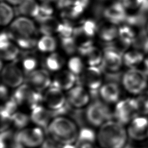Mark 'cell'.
I'll use <instances>...</instances> for the list:
<instances>
[{
    "label": "cell",
    "mask_w": 148,
    "mask_h": 148,
    "mask_svg": "<svg viewBox=\"0 0 148 148\" xmlns=\"http://www.w3.org/2000/svg\"><path fill=\"white\" fill-rule=\"evenodd\" d=\"M67 66L68 70L77 77L80 76L86 68L82 59L77 56L71 57L68 61Z\"/></svg>",
    "instance_id": "836d02e7"
},
{
    "label": "cell",
    "mask_w": 148,
    "mask_h": 148,
    "mask_svg": "<svg viewBox=\"0 0 148 148\" xmlns=\"http://www.w3.org/2000/svg\"><path fill=\"white\" fill-rule=\"evenodd\" d=\"M128 136L136 141L148 139V119L144 116H138L133 119L127 129Z\"/></svg>",
    "instance_id": "7c38bea8"
},
{
    "label": "cell",
    "mask_w": 148,
    "mask_h": 148,
    "mask_svg": "<svg viewBox=\"0 0 148 148\" xmlns=\"http://www.w3.org/2000/svg\"><path fill=\"white\" fill-rule=\"evenodd\" d=\"M77 82V76L69 70H63L57 72L51 82V86L61 90H69Z\"/></svg>",
    "instance_id": "2e32d148"
},
{
    "label": "cell",
    "mask_w": 148,
    "mask_h": 148,
    "mask_svg": "<svg viewBox=\"0 0 148 148\" xmlns=\"http://www.w3.org/2000/svg\"><path fill=\"white\" fill-rule=\"evenodd\" d=\"M135 49L143 53H148V35L145 29L137 34L132 45Z\"/></svg>",
    "instance_id": "d6a6232c"
},
{
    "label": "cell",
    "mask_w": 148,
    "mask_h": 148,
    "mask_svg": "<svg viewBox=\"0 0 148 148\" xmlns=\"http://www.w3.org/2000/svg\"><path fill=\"white\" fill-rule=\"evenodd\" d=\"M98 25L92 19H86L82 21L80 25L76 29L83 35L92 38L97 34Z\"/></svg>",
    "instance_id": "f546056e"
},
{
    "label": "cell",
    "mask_w": 148,
    "mask_h": 148,
    "mask_svg": "<svg viewBox=\"0 0 148 148\" xmlns=\"http://www.w3.org/2000/svg\"><path fill=\"white\" fill-rule=\"evenodd\" d=\"M12 40H14L17 46L23 50H31L37 46L38 41L35 38H27L21 36H14Z\"/></svg>",
    "instance_id": "d590c367"
},
{
    "label": "cell",
    "mask_w": 148,
    "mask_h": 148,
    "mask_svg": "<svg viewBox=\"0 0 148 148\" xmlns=\"http://www.w3.org/2000/svg\"><path fill=\"white\" fill-rule=\"evenodd\" d=\"M18 104L12 98L8 99L1 108V113L7 116H12L16 112Z\"/></svg>",
    "instance_id": "b9f144b4"
},
{
    "label": "cell",
    "mask_w": 148,
    "mask_h": 148,
    "mask_svg": "<svg viewBox=\"0 0 148 148\" xmlns=\"http://www.w3.org/2000/svg\"><path fill=\"white\" fill-rule=\"evenodd\" d=\"M54 10L50 3H42L40 5L39 12L38 16L35 18L38 22H41L43 20L52 16Z\"/></svg>",
    "instance_id": "60d3db41"
},
{
    "label": "cell",
    "mask_w": 148,
    "mask_h": 148,
    "mask_svg": "<svg viewBox=\"0 0 148 148\" xmlns=\"http://www.w3.org/2000/svg\"><path fill=\"white\" fill-rule=\"evenodd\" d=\"M128 135L124 125L109 120L103 124L97 134V142L101 148H124Z\"/></svg>",
    "instance_id": "6da1fadb"
},
{
    "label": "cell",
    "mask_w": 148,
    "mask_h": 148,
    "mask_svg": "<svg viewBox=\"0 0 148 148\" xmlns=\"http://www.w3.org/2000/svg\"><path fill=\"white\" fill-rule=\"evenodd\" d=\"M75 28L68 21L65 20L60 23L57 34L60 38H67L73 36Z\"/></svg>",
    "instance_id": "74e56055"
},
{
    "label": "cell",
    "mask_w": 148,
    "mask_h": 148,
    "mask_svg": "<svg viewBox=\"0 0 148 148\" xmlns=\"http://www.w3.org/2000/svg\"><path fill=\"white\" fill-rule=\"evenodd\" d=\"M123 55L117 50L105 46L103 49L102 62L99 66L102 71L105 74L119 72L123 64Z\"/></svg>",
    "instance_id": "ba28073f"
},
{
    "label": "cell",
    "mask_w": 148,
    "mask_h": 148,
    "mask_svg": "<svg viewBox=\"0 0 148 148\" xmlns=\"http://www.w3.org/2000/svg\"><path fill=\"white\" fill-rule=\"evenodd\" d=\"M9 32L12 39L14 36L34 38L36 33V27L30 18L22 16L13 21Z\"/></svg>",
    "instance_id": "9c48e42d"
},
{
    "label": "cell",
    "mask_w": 148,
    "mask_h": 148,
    "mask_svg": "<svg viewBox=\"0 0 148 148\" xmlns=\"http://www.w3.org/2000/svg\"><path fill=\"white\" fill-rule=\"evenodd\" d=\"M39 32L43 35H53L57 33L60 22L53 16L40 22Z\"/></svg>",
    "instance_id": "83f0119b"
},
{
    "label": "cell",
    "mask_w": 148,
    "mask_h": 148,
    "mask_svg": "<svg viewBox=\"0 0 148 148\" xmlns=\"http://www.w3.org/2000/svg\"><path fill=\"white\" fill-rule=\"evenodd\" d=\"M91 95L89 91L81 85L74 86L67 93L68 103L75 109H82L89 102Z\"/></svg>",
    "instance_id": "5bb4252c"
},
{
    "label": "cell",
    "mask_w": 148,
    "mask_h": 148,
    "mask_svg": "<svg viewBox=\"0 0 148 148\" xmlns=\"http://www.w3.org/2000/svg\"><path fill=\"white\" fill-rule=\"evenodd\" d=\"M85 114L87 122L94 127H101L114 117L113 113H112L106 103L98 99L88 105L85 110Z\"/></svg>",
    "instance_id": "3957f363"
},
{
    "label": "cell",
    "mask_w": 148,
    "mask_h": 148,
    "mask_svg": "<svg viewBox=\"0 0 148 148\" xmlns=\"http://www.w3.org/2000/svg\"><path fill=\"white\" fill-rule=\"evenodd\" d=\"M23 0H5V2L11 5H19Z\"/></svg>",
    "instance_id": "bcb514c9"
},
{
    "label": "cell",
    "mask_w": 148,
    "mask_h": 148,
    "mask_svg": "<svg viewBox=\"0 0 148 148\" xmlns=\"http://www.w3.org/2000/svg\"><path fill=\"white\" fill-rule=\"evenodd\" d=\"M123 64L130 68H136V67L144 61V53L134 49L125 51L123 55Z\"/></svg>",
    "instance_id": "cb8c5ba5"
},
{
    "label": "cell",
    "mask_w": 148,
    "mask_h": 148,
    "mask_svg": "<svg viewBox=\"0 0 148 148\" xmlns=\"http://www.w3.org/2000/svg\"><path fill=\"white\" fill-rule=\"evenodd\" d=\"M26 83L29 85L32 88L42 91L47 89L51 84L50 75L46 69H36L27 75Z\"/></svg>",
    "instance_id": "4fadbf2b"
},
{
    "label": "cell",
    "mask_w": 148,
    "mask_h": 148,
    "mask_svg": "<svg viewBox=\"0 0 148 148\" xmlns=\"http://www.w3.org/2000/svg\"><path fill=\"white\" fill-rule=\"evenodd\" d=\"M103 14L108 22L116 25L125 22L127 17L126 9L117 1L106 6Z\"/></svg>",
    "instance_id": "9a60e30c"
},
{
    "label": "cell",
    "mask_w": 148,
    "mask_h": 148,
    "mask_svg": "<svg viewBox=\"0 0 148 148\" xmlns=\"http://www.w3.org/2000/svg\"><path fill=\"white\" fill-rule=\"evenodd\" d=\"M97 135L91 128L87 127L81 128L75 145L77 148H98L96 142Z\"/></svg>",
    "instance_id": "d6986e66"
},
{
    "label": "cell",
    "mask_w": 148,
    "mask_h": 148,
    "mask_svg": "<svg viewBox=\"0 0 148 148\" xmlns=\"http://www.w3.org/2000/svg\"><path fill=\"white\" fill-rule=\"evenodd\" d=\"M77 126L73 120L58 116L51 121L46 132L62 145H71L77 140L79 132Z\"/></svg>",
    "instance_id": "7a4b0ae2"
},
{
    "label": "cell",
    "mask_w": 148,
    "mask_h": 148,
    "mask_svg": "<svg viewBox=\"0 0 148 148\" xmlns=\"http://www.w3.org/2000/svg\"><path fill=\"white\" fill-rule=\"evenodd\" d=\"M79 52L84 57L86 63L90 66H99L101 65L102 62L103 53L99 48L92 45Z\"/></svg>",
    "instance_id": "44dd1931"
},
{
    "label": "cell",
    "mask_w": 148,
    "mask_h": 148,
    "mask_svg": "<svg viewBox=\"0 0 148 148\" xmlns=\"http://www.w3.org/2000/svg\"><path fill=\"white\" fill-rule=\"evenodd\" d=\"M31 120L29 116L22 112H16L12 116V124L15 127L18 129H24L29 123Z\"/></svg>",
    "instance_id": "8d00e7d4"
},
{
    "label": "cell",
    "mask_w": 148,
    "mask_h": 148,
    "mask_svg": "<svg viewBox=\"0 0 148 148\" xmlns=\"http://www.w3.org/2000/svg\"><path fill=\"white\" fill-rule=\"evenodd\" d=\"M38 64V62L36 58L30 54L24 56L21 62L23 71L26 75L35 71Z\"/></svg>",
    "instance_id": "e575fe53"
},
{
    "label": "cell",
    "mask_w": 148,
    "mask_h": 148,
    "mask_svg": "<svg viewBox=\"0 0 148 148\" xmlns=\"http://www.w3.org/2000/svg\"><path fill=\"white\" fill-rule=\"evenodd\" d=\"M1 78L7 86L18 87L24 82V75L21 69L14 62H11L1 69Z\"/></svg>",
    "instance_id": "8fae6325"
},
{
    "label": "cell",
    "mask_w": 148,
    "mask_h": 148,
    "mask_svg": "<svg viewBox=\"0 0 148 148\" xmlns=\"http://www.w3.org/2000/svg\"><path fill=\"white\" fill-rule=\"evenodd\" d=\"M20 53L19 47L17 45L10 43L8 46L1 49V58L8 61H15Z\"/></svg>",
    "instance_id": "1f68e13d"
},
{
    "label": "cell",
    "mask_w": 148,
    "mask_h": 148,
    "mask_svg": "<svg viewBox=\"0 0 148 148\" xmlns=\"http://www.w3.org/2000/svg\"><path fill=\"white\" fill-rule=\"evenodd\" d=\"M102 71L99 66L86 68L82 74L77 77V82L88 88L91 97L97 99L102 83Z\"/></svg>",
    "instance_id": "5b68a950"
},
{
    "label": "cell",
    "mask_w": 148,
    "mask_h": 148,
    "mask_svg": "<svg viewBox=\"0 0 148 148\" xmlns=\"http://www.w3.org/2000/svg\"><path fill=\"white\" fill-rule=\"evenodd\" d=\"M34 90L28 84H23L17 88L11 98L16 102L18 105H27Z\"/></svg>",
    "instance_id": "7402d4cb"
},
{
    "label": "cell",
    "mask_w": 148,
    "mask_h": 148,
    "mask_svg": "<svg viewBox=\"0 0 148 148\" xmlns=\"http://www.w3.org/2000/svg\"><path fill=\"white\" fill-rule=\"evenodd\" d=\"M144 29L148 35V19L146 20V21L145 24V29Z\"/></svg>",
    "instance_id": "f907efd6"
},
{
    "label": "cell",
    "mask_w": 148,
    "mask_h": 148,
    "mask_svg": "<svg viewBox=\"0 0 148 148\" xmlns=\"http://www.w3.org/2000/svg\"><path fill=\"white\" fill-rule=\"evenodd\" d=\"M143 64H144V71L148 75V57L144 60Z\"/></svg>",
    "instance_id": "7dc6e473"
},
{
    "label": "cell",
    "mask_w": 148,
    "mask_h": 148,
    "mask_svg": "<svg viewBox=\"0 0 148 148\" xmlns=\"http://www.w3.org/2000/svg\"><path fill=\"white\" fill-rule=\"evenodd\" d=\"M45 66L46 68L51 72L59 71L65 64V60L59 53H51L46 58Z\"/></svg>",
    "instance_id": "4316f807"
},
{
    "label": "cell",
    "mask_w": 148,
    "mask_h": 148,
    "mask_svg": "<svg viewBox=\"0 0 148 148\" xmlns=\"http://www.w3.org/2000/svg\"><path fill=\"white\" fill-rule=\"evenodd\" d=\"M40 1H41L42 3H50L56 1L57 0H39Z\"/></svg>",
    "instance_id": "681fc988"
},
{
    "label": "cell",
    "mask_w": 148,
    "mask_h": 148,
    "mask_svg": "<svg viewBox=\"0 0 148 148\" xmlns=\"http://www.w3.org/2000/svg\"><path fill=\"white\" fill-rule=\"evenodd\" d=\"M137 34L128 24H124L119 27L117 39L127 47L132 45Z\"/></svg>",
    "instance_id": "484cf974"
},
{
    "label": "cell",
    "mask_w": 148,
    "mask_h": 148,
    "mask_svg": "<svg viewBox=\"0 0 148 148\" xmlns=\"http://www.w3.org/2000/svg\"><path fill=\"white\" fill-rule=\"evenodd\" d=\"M43 130L39 127L24 128L14 133V138L24 148H40L45 139Z\"/></svg>",
    "instance_id": "52a82bcc"
},
{
    "label": "cell",
    "mask_w": 148,
    "mask_h": 148,
    "mask_svg": "<svg viewBox=\"0 0 148 148\" xmlns=\"http://www.w3.org/2000/svg\"><path fill=\"white\" fill-rule=\"evenodd\" d=\"M52 117L51 110L42 105L33 109L30 116L31 120L45 131L47 130Z\"/></svg>",
    "instance_id": "e0dca14e"
},
{
    "label": "cell",
    "mask_w": 148,
    "mask_h": 148,
    "mask_svg": "<svg viewBox=\"0 0 148 148\" xmlns=\"http://www.w3.org/2000/svg\"><path fill=\"white\" fill-rule=\"evenodd\" d=\"M40 5L36 0H23L18 5L20 14L29 18H36L39 12Z\"/></svg>",
    "instance_id": "603a6c76"
},
{
    "label": "cell",
    "mask_w": 148,
    "mask_h": 148,
    "mask_svg": "<svg viewBox=\"0 0 148 148\" xmlns=\"http://www.w3.org/2000/svg\"><path fill=\"white\" fill-rule=\"evenodd\" d=\"M62 148H77V147L75 145L71 144V145H64L62 146Z\"/></svg>",
    "instance_id": "c3c4849f"
},
{
    "label": "cell",
    "mask_w": 148,
    "mask_h": 148,
    "mask_svg": "<svg viewBox=\"0 0 148 148\" xmlns=\"http://www.w3.org/2000/svg\"><path fill=\"white\" fill-rule=\"evenodd\" d=\"M139 114H148V90H145L136 98Z\"/></svg>",
    "instance_id": "f35d334b"
},
{
    "label": "cell",
    "mask_w": 148,
    "mask_h": 148,
    "mask_svg": "<svg viewBox=\"0 0 148 148\" xmlns=\"http://www.w3.org/2000/svg\"><path fill=\"white\" fill-rule=\"evenodd\" d=\"M0 94H1V98L2 100L3 101H7L9 96V91L8 89L6 87V85L4 84H2L1 85V88H0Z\"/></svg>",
    "instance_id": "f6af8a7d"
},
{
    "label": "cell",
    "mask_w": 148,
    "mask_h": 148,
    "mask_svg": "<svg viewBox=\"0 0 148 148\" xmlns=\"http://www.w3.org/2000/svg\"><path fill=\"white\" fill-rule=\"evenodd\" d=\"M61 45L65 52L71 55L77 50V47L73 36L67 38H60Z\"/></svg>",
    "instance_id": "ab89813d"
},
{
    "label": "cell",
    "mask_w": 148,
    "mask_h": 148,
    "mask_svg": "<svg viewBox=\"0 0 148 148\" xmlns=\"http://www.w3.org/2000/svg\"><path fill=\"white\" fill-rule=\"evenodd\" d=\"M90 0H73L72 5L63 12L65 17L69 18H76L80 16L88 6Z\"/></svg>",
    "instance_id": "d4e9b609"
},
{
    "label": "cell",
    "mask_w": 148,
    "mask_h": 148,
    "mask_svg": "<svg viewBox=\"0 0 148 148\" xmlns=\"http://www.w3.org/2000/svg\"><path fill=\"white\" fill-rule=\"evenodd\" d=\"M57 6L63 11L67 10L73 3V0H57Z\"/></svg>",
    "instance_id": "ee69618b"
},
{
    "label": "cell",
    "mask_w": 148,
    "mask_h": 148,
    "mask_svg": "<svg viewBox=\"0 0 148 148\" xmlns=\"http://www.w3.org/2000/svg\"><path fill=\"white\" fill-rule=\"evenodd\" d=\"M132 148H135V147H134L132 146ZM143 148H146V147H143Z\"/></svg>",
    "instance_id": "816d5d0a"
},
{
    "label": "cell",
    "mask_w": 148,
    "mask_h": 148,
    "mask_svg": "<svg viewBox=\"0 0 148 148\" xmlns=\"http://www.w3.org/2000/svg\"><path fill=\"white\" fill-rule=\"evenodd\" d=\"M139 115L136 98H128L117 102L113 116L116 121L123 125L130 123Z\"/></svg>",
    "instance_id": "8992f818"
},
{
    "label": "cell",
    "mask_w": 148,
    "mask_h": 148,
    "mask_svg": "<svg viewBox=\"0 0 148 148\" xmlns=\"http://www.w3.org/2000/svg\"><path fill=\"white\" fill-rule=\"evenodd\" d=\"M147 75L144 71L130 68L122 76L121 83L124 88L132 94H140L147 85Z\"/></svg>",
    "instance_id": "277c9868"
},
{
    "label": "cell",
    "mask_w": 148,
    "mask_h": 148,
    "mask_svg": "<svg viewBox=\"0 0 148 148\" xmlns=\"http://www.w3.org/2000/svg\"><path fill=\"white\" fill-rule=\"evenodd\" d=\"M97 34L99 39L105 43L112 42L118 38L119 28L110 22L98 25Z\"/></svg>",
    "instance_id": "ffe728a7"
},
{
    "label": "cell",
    "mask_w": 148,
    "mask_h": 148,
    "mask_svg": "<svg viewBox=\"0 0 148 148\" xmlns=\"http://www.w3.org/2000/svg\"><path fill=\"white\" fill-rule=\"evenodd\" d=\"M43 103L51 111L62 108L67 103L66 97L61 89L50 86L43 95Z\"/></svg>",
    "instance_id": "30bf717a"
},
{
    "label": "cell",
    "mask_w": 148,
    "mask_h": 148,
    "mask_svg": "<svg viewBox=\"0 0 148 148\" xmlns=\"http://www.w3.org/2000/svg\"><path fill=\"white\" fill-rule=\"evenodd\" d=\"M0 6L1 25L2 26H6L13 21L14 16V10L11 5L6 2H2Z\"/></svg>",
    "instance_id": "4dcf8cb0"
},
{
    "label": "cell",
    "mask_w": 148,
    "mask_h": 148,
    "mask_svg": "<svg viewBox=\"0 0 148 148\" xmlns=\"http://www.w3.org/2000/svg\"><path fill=\"white\" fill-rule=\"evenodd\" d=\"M62 145L47 134L46 138L40 148H62Z\"/></svg>",
    "instance_id": "7bdbcfd3"
},
{
    "label": "cell",
    "mask_w": 148,
    "mask_h": 148,
    "mask_svg": "<svg viewBox=\"0 0 148 148\" xmlns=\"http://www.w3.org/2000/svg\"><path fill=\"white\" fill-rule=\"evenodd\" d=\"M99 95L105 103H113L117 102L120 96V88L119 83L108 82L101 87L99 90Z\"/></svg>",
    "instance_id": "ac0fdd59"
},
{
    "label": "cell",
    "mask_w": 148,
    "mask_h": 148,
    "mask_svg": "<svg viewBox=\"0 0 148 148\" xmlns=\"http://www.w3.org/2000/svg\"><path fill=\"white\" fill-rule=\"evenodd\" d=\"M38 49L42 53H53L57 47L55 38L52 35H43L37 42Z\"/></svg>",
    "instance_id": "f1b7e54d"
}]
</instances>
